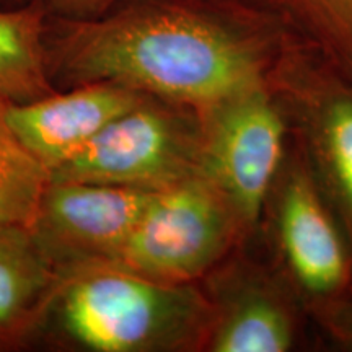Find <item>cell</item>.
Masks as SVG:
<instances>
[{"instance_id": "obj_1", "label": "cell", "mask_w": 352, "mask_h": 352, "mask_svg": "<svg viewBox=\"0 0 352 352\" xmlns=\"http://www.w3.org/2000/svg\"><path fill=\"white\" fill-rule=\"evenodd\" d=\"M240 0H121L90 20L51 16L54 85L114 83L201 116L264 88L283 32Z\"/></svg>"}, {"instance_id": "obj_2", "label": "cell", "mask_w": 352, "mask_h": 352, "mask_svg": "<svg viewBox=\"0 0 352 352\" xmlns=\"http://www.w3.org/2000/svg\"><path fill=\"white\" fill-rule=\"evenodd\" d=\"M50 311L65 340L94 352L196 349L208 344L215 318V307L192 284L162 283L113 264L60 276Z\"/></svg>"}, {"instance_id": "obj_3", "label": "cell", "mask_w": 352, "mask_h": 352, "mask_svg": "<svg viewBox=\"0 0 352 352\" xmlns=\"http://www.w3.org/2000/svg\"><path fill=\"white\" fill-rule=\"evenodd\" d=\"M204 127L195 109L144 96L114 118L51 182H85L158 191L202 173Z\"/></svg>"}, {"instance_id": "obj_4", "label": "cell", "mask_w": 352, "mask_h": 352, "mask_svg": "<svg viewBox=\"0 0 352 352\" xmlns=\"http://www.w3.org/2000/svg\"><path fill=\"white\" fill-rule=\"evenodd\" d=\"M241 227L202 173L153 192L142 217L108 263L148 279L191 284L219 261Z\"/></svg>"}, {"instance_id": "obj_5", "label": "cell", "mask_w": 352, "mask_h": 352, "mask_svg": "<svg viewBox=\"0 0 352 352\" xmlns=\"http://www.w3.org/2000/svg\"><path fill=\"white\" fill-rule=\"evenodd\" d=\"M202 175L246 228L261 212L279 168L283 118L259 88L202 114Z\"/></svg>"}, {"instance_id": "obj_6", "label": "cell", "mask_w": 352, "mask_h": 352, "mask_svg": "<svg viewBox=\"0 0 352 352\" xmlns=\"http://www.w3.org/2000/svg\"><path fill=\"white\" fill-rule=\"evenodd\" d=\"M153 192L85 182H50L30 232L60 276L108 263Z\"/></svg>"}, {"instance_id": "obj_7", "label": "cell", "mask_w": 352, "mask_h": 352, "mask_svg": "<svg viewBox=\"0 0 352 352\" xmlns=\"http://www.w3.org/2000/svg\"><path fill=\"white\" fill-rule=\"evenodd\" d=\"M144 96L114 83H85L26 103H6V118L51 175Z\"/></svg>"}, {"instance_id": "obj_8", "label": "cell", "mask_w": 352, "mask_h": 352, "mask_svg": "<svg viewBox=\"0 0 352 352\" xmlns=\"http://www.w3.org/2000/svg\"><path fill=\"white\" fill-rule=\"evenodd\" d=\"M279 239L290 272L310 296H333L346 284L344 246L314 184L302 173L292 175L280 196Z\"/></svg>"}, {"instance_id": "obj_9", "label": "cell", "mask_w": 352, "mask_h": 352, "mask_svg": "<svg viewBox=\"0 0 352 352\" xmlns=\"http://www.w3.org/2000/svg\"><path fill=\"white\" fill-rule=\"evenodd\" d=\"M60 283L54 264L26 227L0 226V342L33 331Z\"/></svg>"}, {"instance_id": "obj_10", "label": "cell", "mask_w": 352, "mask_h": 352, "mask_svg": "<svg viewBox=\"0 0 352 352\" xmlns=\"http://www.w3.org/2000/svg\"><path fill=\"white\" fill-rule=\"evenodd\" d=\"M50 12L41 0L0 7V98L26 103L57 91L47 67Z\"/></svg>"}, {"instance_id": "obj_11", "label": "cell", "mask_w": 352, "mask_h": 352, "mask_svg": "<svg viewBox=\"0 0 352 352\" xmlns=\"http://www.w3.org/2000/svg\"><path fill=\"white\" fill-rule=\"evenodd\" d=\"M294 323L274 294L245 289L223 307L215 308L208 349L214 352H284L292 347Z\"/></svg>"}, {"instance_id": "obj_12", "label": "cell", "mask_w": 352, "mask_h": 352, "mask_svg": "<svg viewBox=\"0 0 352 352\" xmlns=\"http://www.w3.org/2000/svg\"><path fill=\"white\" fill-rule=\"evenodd\" d=\"M6 103L0 98V226L30 228L51 175L8 126Z\"/></svg>"}, {"instance_id": "obj_13", "label": "cell", "mask_w": 352, "mask_h": 352, "mask_svg": "<svg viewBox=\"0 0 352 352\" xmlns=\"http://www.w3.org/2000/svg\"><path fill=\"white\" fill-rule=\"evenodd\" d=\"M338 64L352 70V0H258Z\"/></svg>"}, {"instance_id": "obj_14", "label": "cell", "mask_w": 352, "mask_h": 352, "mask_svg": "<svg viewBox=\"0 0 352 352\" xmlns=\"http://www.w3.org/2000/svg\"><path fill=\"white\" fill-rule=\"evenodd\" d=\"M320 147L333 186L352 227V98H336L320 120Z\"/></svg>"}, {"instance_id": "obj_15", "label": "cell", "mask_w": 352, "mask_h": 352, "mask_svg": "<svg viewBox=\"0 0 352 352\" xmlns=\"http://www.w3.org/2000/svg\"><path fill=\"white\" fill-rule=\"evenodd\" d=\"M51 16L67 20H90L111 10L121 0H41Z\"/></svg>"}, {"instance_id": "obj_16", "label": "cell", "mask_w": 352, "mask_h": 352, "mask_svg": "<svg viewBox=\"0 0 352 352\" xmlns=\"http://www.w3.org/2000/svg\"><path fill=\"white\" fill-rule=\"evenodd\" d=\"M25 2H28V0H0V7H15Z\"/></svg>"}, {"instance_id": "obj_17", "label": "cell", "mask_w": 352, "mask_h": 352, "mask_svg": "<svg viewBox=\"0 0 352 352\" xmlns=\"http://www.w3.org/2000/svg\"><path fill=\"white\" fill-rule=\"evenodd\" d=\"M346 331H349L347 334H349V336L352 338V327H351V328H346Z\"/></svg>"}]
</instances>
